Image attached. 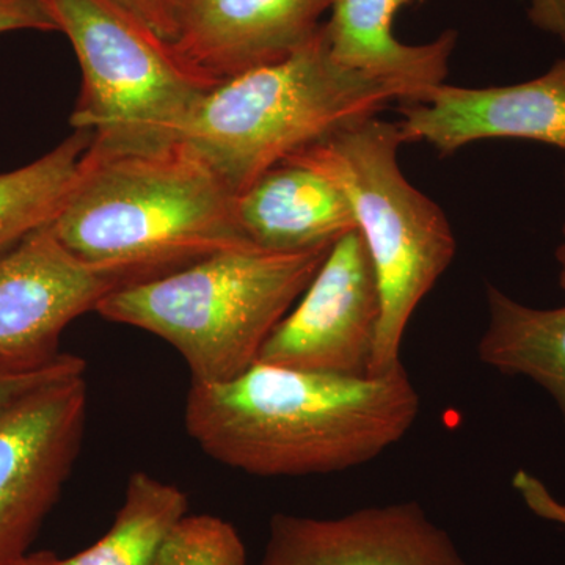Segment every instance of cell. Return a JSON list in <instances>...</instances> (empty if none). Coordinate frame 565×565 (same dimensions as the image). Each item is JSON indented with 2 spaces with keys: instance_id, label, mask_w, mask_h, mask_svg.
<instances>
[{
  "instance_id": "6",
  "label": "cell",
  "mask_w": 565,
  "mask_h": 565,
  "mask_svg": "<svg viewBox=\"0 0 565 565\" xmlns=\"http://www.w3.org/2000/svg\"><path fill=\"white\" fill-rule=\"evenodd\" d=\"M82 70L71 125L106 150H140L180 139L218 84L188 65L172 43L111 0H43Z\"/></svg>"
},
{
  "instance_id": "3",
  "label": "cell",
  "mask_w": 565,
  "mask_h": 565,
  "mask_svg": "<svg viewBox=\"0 0 565 565\" xmlns=\"http://www.w3.org/2000/svg\"><path fill=\"white\" fill-rule=\"evenodd\" d=\"M332 247L218 252L172 274L122 285L95 311L172 345L195 384H223L258 363Z\"/></svg>"
},
{
  "instance_id": "12",
  "label": "cell",
  "mask_w": 565,
  "mask_h": 565,
  "mask_svg": "<svg viewBox=\"0 0 565 565\" xmlns=\"http://www.w3.org/2000/svg\"><path fill=\"white\" fill-rule=\"evenodd\" d=\"M332 0H180L172 46L221 82L289 57L318 35Z\"/></svg>"
},
{
  "instance_id": "23",
  "label": "cell",
  "mask_w": 565,
  "mask_h": 565,
  "mask_svg": "<svg viewBox=\"0 0 565 565\" xmlns=\"http://www.w3.org/2000/svg\"><path fill=\"white\" fill-rule=\"evenodd\" d=\"M527 20L565 44V0H530Z\"/></svg>"
},
{
  "instance_id": "24",
  "label": "cell",
  "mask_w": 565,
  "mask_h": 565,
  "mask_svg": "<svg viewBox=\"0 0 565 565\" xmlns=\"http://www.w3.org/2000/svg\"><path fill=\"white\" fill-rule=\"evenodd\" d=\"M564 181H565V172H564ZM556 262L557 266H559V275H557V280H559V286L563 291H565V222L563 225V239H561V244L557 245L556 248Z\"/></svg>"
},
{
  "instance_id": "19",
  "label": "cell",
  "mask_w": 565,
  "mask_h": 565,
  "mask_svg": "<svg viewBox=\"0 0 565 565\" xmlns=\"http://www.w3.org/2000/svg\"><path fill=\"white\" fill-rule=\"evenodd\" d=\"M85 371L87 363L81 356L65 352L41 359H0V415L33 390Z\"/></svg>"
},
{
  "instance_id": "5",
  "label": "cell",
  "mask_w": 565,
  "mask_h": 565,
  "mask_svg": "<svg viewBox=\"0 0 565 565\" xmlns=\"http://www.w3.org/2000/svg\"><path fill=\"white\" fill-rule=\"evenodd\" d=\"M397 122H352L286 161L313 167L348 196L381 291L382 316L370 374L403 366L405 330L456 256V237L437 203L404 177Z\"/></svg>"
},
{
  "instance_id": "15",
  "label": "cell",
  "mask_w": 565,
  "mask_h": 565,
  "mask_svg": "<svg viewBox=\"0 0 565 565\" xmlns=\"http://www.w3.org/2000/svg\"><path fill=\"white\" fill-rule=\"evenodd\" d=\"M489 321L478 344L487 366L511 377H526L544 388L565 426V305L527 307L487 285Z\"/></svg>"
},
{
  "instance_id": "2",
  "label": "cell",
  "mask_w": 565,
  "mask_h": 565,
  "mask_svg": "<svg viewBox=\"0 0 565 565\" xmlns=\"http://www.w3.org/2000/svg\"><path fill=\"white\" fill-rule=\"evenodd\" d=\"M50 226L73 255L121 286L253 245L237 221L236 193L182 140L140 150L92 143Z\"/></svg>"
},
{
  "instance_id": "14",
  "label": "cell",
  "mask_w": 565,
  "mask_h": 565,
  "mask_svg": "<svg viewBox=\"0 0 565 565\" xmlns=\"http://www.w3.org/2000/svg\"><path fill=\"white\" fill-rule=\"evenodd\" d=\"M415 0H332L323 22L330 54L338 63L388 82L403 102H422L444 85L457 33L446 31L424 44H405L394 36L397 10Z\"/></svg>"
},
{
  "instance_id": "9",
  "label": "cell",
  "mask_w": 565,
  "mask_h": 565,
  "mask_svg": "<svg viewBox=\"0 0 565 565\" xmlns=\"http://www.w3.org/2000/svg\"><path fill=\"white\" fill-rule=\"evenodd\" d=\"M44 226L0 255V359L54 355L66 327L120 288Z\"/></svg>"
},
{
  "instance_id": "11",
  "label": "cell",
  "mask_w": 565,
  "mask_h": 565,
  "mask_svg": "<svg viewBox=\"0 0 565 565\" xmlns=\"http://www.w3.org/2000/svg\"><path fill=\"white\" fill-rule=\"evenodd\" d=\"M401 132L440 154L486 139L533 140L565 151V57L522 84L440 85L422 102L401 103Z\"/></svg>"
},
{
  "instance_id": "4",
  "label": "cell",
  "mask_w": 565,
  "mask_h": 565,
  "mask_svg": "<svg viewBox=\"0 0 565 565\" xmlns=\"http://www.w3.org/2000/svg\"><path fill=\"white\" fill-rule=\"evenodd\" d=\"M393 102H403L399 88L334 61L322 25L289 57L215 85L178 140L237 195L267 170Z\"/></svg>"
},
{
  "instance_id": "16",
  "label": "cell",
  "mask_w": 565,
  "mask_h": 565,
  "mask_svg": "<svg viewBox=\"0 0 565 565\" xmlns=\"http://www.w3.org/2000/svg\"><path fill=\"white\" fill-rule=\"evenodd\" d=\"M189 498L180 487L137 471L107 533L70 557L29 553L18 565H151L169 527L188 514Z\"/></svg>"
},
{
  "instance_id": "7",
  "label": "cell",
  "mask_w": 565,
  "mask_h": 565,
  "mask_svg": "<svg viewBox=\"0 0 565 565\" xmlns=\"http://www.w3.org/2000/svg\"><path fill=\"white\" fill-rule=\"evenodd\" d=\"M84 374L25 394L0 415V565H18L58 500L87 422Z\"/></svg>"
},
{
  "instance_id": "22",
  "label": "cell",
  "mask_w": 565,
  "mask_h": 565,
  "mask_svg": "<svg viewBox=\"0 0 565 565\" xmlns=\"http://www.w3.org/2000/svg\"><path fill=\"white\" fill-rule=\"evenodd\" d=\"M172 43L180 0H111Z\"/></svg>"
},
{
  "instance_id": "1",
  "label": "cell",
  "mask_w": 565,
  "mask_h": 565,
  "mask_svg": "<svg viewBox=\"0 0 565 565\" xmlns=\"http://www.w3.org/2000/svg\"><path fill=\"white\" fill-rule=\"evenodd\" d=\"M422 399L404 366L348 377L256 363L223 384H195L185 430L212 459L262 478L351 470L411 433Z\"/></svg>"
},
{
  "instance_id": "8",
  "label": "cell",
  "mask_w": 565,
  "mask_h": 565,
  "mask_svg": "<svg viewBox=\"0 0 565 565\" xmlns=\"http://www.w3.org/2000/svg\"><path fill=\"white\" fill-rule=\"evenodd\" d=\"M381 316L373 263L355 228L330 248L299 302L264 344L258 362L348 377L370 375Z\"/></svg>"
},
{
  "instance_id": "21",
  "label": "cell",
  "mask_w": 565,
  "mask_h": 565,
  "mask_svg": "<svg viewBox=\"0 0 565 565\" xmlns=\"http://www.w3.org/2000/svg\"><path fill=\"white\" fill-rule=\"evenodd\" d=\"M512 484L535 515L565 526V504L553 497L541 479L527 473L526 470H519L512 479Z\"/></svg>"
},
{
  "instance_id": "17",
  "label": "cell",
  "mask_w": 565,
  "mask_h": 565,
  "mask_svg": "<svg viewBox=\"0 0 565 565\" xmlns=\"http://www.w3.org/2000/svg\"><path fill=\"white\" fill-rule=\"evenodd\" d=\"M93 134L73 136L40 159L0 173V255L51 225L81 177Z\"/></svg>"
},
{
  "instance_id": "10",
  "label": "cell",
  "mask_w": 565,
  "mask_h": 565,
  "mask_svg": "<svg viewBox=\"0 0 565 565\" xmlns=\"http://www.w3.org/2000/svg\"><path fill=\"white\" fill-rule=\"evenodd\" d=\"M262 565H467L418 503L359 509L337 519L275 514Z\"/></svg>"
},
{
  "instance_id": "13",
  "label": "cell",
  "mask_w": 565,
  "mask_h": 565,
  "mask_svg": "<svg viewBox=\"0 0 565 565\" xmlns=\"http://www.w3.org/2000/svg\"><path fill=\"white\" fill-rule=\"evenodd\" d=\"M241 228L255 247L302 252L337 243L356 228L345 193L305 163L285 161L236 195Z\"/></svg>"
},
{
  "instance_id": "20",
  "label": "cell",
  "mask_w": 565,
  "mask_h": 565,
  "mask_svg": "<svg viewBox=\"0 0 565 565\" xmlns=\"http://www.w3.org/2000/svg\"><path fill=\"white\" fill-rule=\"evenodd\" d=\"M57 31L43 0H0V33Z\"/></svg>"
},
{
  "instance_id": "18",
  "label": "cell",
  "mask_w": 565,
  "mask_h": 565,
  "mask_svg": "<svg viewBox=\"0 0 565 565\" xmlns=\"http://www.w3.org/2000/svg\"><path fill=\"white\" fill-rule=\"evenodd\" d=\"M151 565H247V553L232 523L185 514L163 535Z\"/></svg>"
}]
</instances>
